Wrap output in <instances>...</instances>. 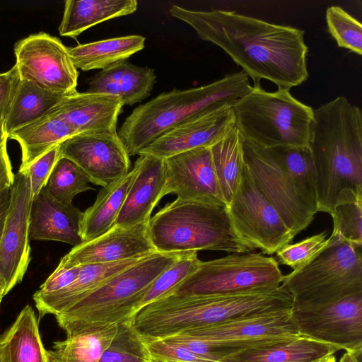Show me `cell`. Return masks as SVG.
<instances>
[{
  "label": "cell",
  "mask_w": 362,
  "mask_h": 362,
  "mask_svg": "<svg viewBox=\"0 0 362 362\" xmlns=\"http://www.w3.org/2000/svg\"><path fill=\"white\" fill-rule=\"evenodd\" d=\"M170 15L191 26L202 40L220 47L254 83L278 89L298 86L308 78L303 30L225 10L194 11L172 5Z\"/></svg>",
  "instance_id": "obj_1"
},
{
  "label": "cell",
  "mask_w": 362,
  "mask_h": 362,
  "mask_svg": "<svg viewBox=\"0 0 362 362\" xmlns=\"http://www.w3.org/2000/svg\"><path fill=\"white\" fill-rule=\"evenodd\" d=\"M309 148L317 212L362 200V113L344 96L313 110Z\"/></svg>",
  "instance_id": "obj_2"
},
{
  "label": "cell",
  "mask_w": 362,
  "mask_h": 362,
  "mask_svg": "<svg viewBox=\"0 0 362 362\" xmlns=\"http://www.w3.org/2000/svg\"><path fill=\"white\" fill-rule=\"evenodd\" d=\"M250 175L293 237L317 213L315 170L309 147L264 148L242 137Z\"/></svg>",
  "instance_id": "obj_3"
},
{
  "label": "cell",
  "mask_w": 362,
  "mask_h": 362,
  "mask_svg": "<svg viewBox=\"0 0 362 362\" xmlns=\"http://www.w3.org/2000/svg\"><path fill=\"white\" fill-rule=\"evenodd\" d=\"M252 88L243 71L207 85L163 92L136 107L117 132L129 156L140 152L172 127L195 116L233 107Z\"/></svg>",
  "instance_id": "obj_4"
},
{
  "label": "cell",
  "mask_w": 362,
  "mask_h": 362,
  "mask_svg": "<svg viewBox=\"0 0 362 362\" xmlns=\"http://www.w3.org/2000/svg\"><path fill=\"white\" fill-rule=\"evenodd\" d=\"M273 305L272 295L266 290L210 295L171 293L140 308L129 324L146 344L192 328L267 310Z\"/></svg>",
  "instance_id": "obj_5"
},
{
  "label": "cell",
  "mask_w": 362,
  "mask_h": 362,
  "mask_svg": "<svg viewBox=\"0 0 362 362\" xmlns=\"http://www.w3.org/2000/svg\"><path fill=\"white\" fill-rule=\"evenodd\" d=\"M148 229L153 247L160 252L255 250L235 230L226 206L177 198L151 217Z\"/></svg>",
  "instance_id": "obj_6"
},
{
  "label": "cell",
  "mask_w": 362,
  "mask_h": 362,
  "mask_svg": "<svg viewBox=\"0 0 362 362\" xmlns=\"http://www.w3.org/2000/svg\"><path fill=\"white\" fill-rule=\"evenodd\" d=\"M184 253L156 251L147 255L56 316L59 325L66 332L86 325L129 322L152 283Z\"/></svg>",
  "instance_id": "obj_7"
},
{
  "label": "cell",
  "mask_w": 362,
  "mask_h": 362,
  "mask_svg": "<svg viewBox=\"0 0 362 362\" xmlns=\"http://www.w3.org/2000/svg\"><path fill=\"white\" fill-rule=\"evenodd\" d=\"M241 136L262 148L309 147L313 109L288 89L264 90L259 83L233 107Z\"/></svg>",
  "instance_id": "obj_8"
},
{
  "label": "cell",
  "mask_w": 362,
  "mask_h": 362,
  "mask_svg": "<svg viewBox=\"0 0 362 362\" xmlns=\"http://www.w3.org/2000/svg\"><path fill=\"white\" fill-rule=\"evenodd\" d=\"M328 245L309 264L284 276L296 307H312L362 293L361 246L332 232Z\"/></svg>",
  "instance_id": "obj_9"
},
{
  "label": "cell",
  "mask_w": 362,
  "mask_h": 362,
  "mask_svg": "<svg viewBox=\"0 0 362 362\" xmlns=\"http://www.w3.org/2000/svg\"><path fill=\"white\" fill-rule=\"evenodd\" d=\"M284 276L273 257L260 252L232 253L201 261L197 269L170 294H228L274 289L281 285Z\"/></svg>",
  "instance_id": "obj_10"
},
{
  "label": "cell",
  "mask_w": 362,
  "mask_h": 362,
  "mask_svg": "<svg viewBox=\"0 0 362 362\" xmlns=\"http://www.w3.org/2000/svg\"><path fill=\"white\" fill-rule=\"evenodd\" d=\"M292 307L247 314L187 329L175 335L203 341L215 347L226 349L229 354L279 343L300 336L293 317Z\"/></svg>",
  "instance_id": "obj_11"
},
{
  "label": "cell",
  "mask_w": 362,
  "mask_h": 362,
  "mask_svg": "<svg viewBox=\"0 0 362 362\" xmlns=\"http://www.w3.org/2000/svg\"><path fill=\"white\" fill-rule=\"evenodd\" d=\"M226 208L238 235L262 254L276 252L294 238L245 163L236 190Z\"/></svg>",
  "instance_id": "obj_12"
},
{
  "label": "cell",
  "mask_w": 362,
  "mask_h": 362,
  "mask_svg": "<svg viewBox=\"0 0 362 362\" xmlns=\"http://www.w3.org/2000/svg\"><path fill=\"white\" fill-rule=\"evenodd\" d=\"M13 52L21 79L66 95L77 91L78 71L58 37L45 32L32 34L17 41Z\"/></svg>",
  "instance_id": "obj_13"
},
{
  "label": "cell",
  "mask_w": 362,
  "mask_h": 362,
  "mask_svg": "<svg viewBox=\"0 0 362 362\" xmlns=\"http://www.w3.org/2000/svg\"><path fill=\"white\" fill-rule=\"evenodd\" d=\"M300 336L338 351H362V293L312 307H292Z\"/></svg>",
  "instance_id": "obj_14"
},
{
  "label": "cell",
  "mask_w": 362,
  "mask_h": 362,
  "mask_svg": "<svg viewBox=\"0 0 362 362\" xmlns=\"http://www.w3.org/2000/svg\"><path fill=\"white\" fill-rule=\"evenodd\" d=\"M30 180L19 170L11 186V200L0 241V295L3 298L21 283L30 262Z\"/></svg>",
  "instance_id": "obj_15"
},
{
  "label": "cell",
  "mask_w": 362,
  "mask_h": 362,
  "mask_svg": "<svg viewBox=\"0 0 362 362\" xmlns=\"http://www.w3.org/2000/svg\"><path fill=\"white\" fill-rule=\"evenodd\" d=\"M61 157L76 163L90 182L105 187L129 172V156L118 134H78L59 144Z\"/></svg>",
  "instance_id": "obj_16"
},
{
  "label": "cell",
  "mask_w": 362,
  "mask_h": 362,
  "mask_svg": "<svg viewBox=\"0 0 362 362\" xmlns=\"http://www.w3.org/2000/svg\"><path fill=\"white\" fill-rule=\"evenodd\" d=\"M163 196L226 206L216 177L210 147H201L164 159Z\"/></svg>",
  "instance_id": "obj_17"
},
{
  "label": "cell",
  "mask_w": 362,
  "mask_h": 362,
  "mask_svg": "<svg viewBox=\"0 0 362 362\" xmlns=\"http://www.w3.org/2000/svg\"><path fill=\"white\" fill-rule=\"evenodd\" d=\"M235 127L232 107H224L188 119L172 127L139 155L160 159L201 147H211Z\"/></svg>",
  "instance_id": "obj_18"
},
{
  "label": "cell",
  "mask_w": 362,
  "mask_h": 362,
  "mask_svg": "<svg viewBox=\"0 0 362 362\" xmlns=\"http://www.w3.org/2000/svg\"><path fill=\"white\" fill-rule=\"evenodd\" d=\"M148 222L129 227L114 226L103 235L75 245L61 260L71 265L108 263L144 257L154 252Z\"/></svg>",
  "instance_id": "obj_19"
},
{
  "label": "cell",
  "mask_w": 362,
  "mask_h": 362,
  "mask_svg": "<svg viewBox=\"0 0 362 362\" xmlns=\"http://www.w3.org/2000/svg\"><path fill=\"white\" fill-rule=\"evenodd\" d=\"M123 106L117 96L76 91L62 99L47 114L62 119L76 134H117L118 116Z\"/></svg>",
  "instance_id": "obj_20"
},
{
  "label": "cell",
  "mask_w": 362,
  "mask_h": 362,
  "mask_svg": "<svg viewBox=\"0 0 362 362\" xmlns=\"http://www.w3.org/2000/svg\"><path fill=\"white\" fill-rule=\"evenodd\" d=\"M82 216L83 212L78 208L60 202L45 186L32 201L30 240L79 245L83 243L81 236Z\"/></svg>",
  "instance_id": "obj_21"
},
{
  "label": "cell",
  "mask_w": 362,
  "mask_h": 362,
  "mask_svg": "<svg viewBox=\"0 0 362 362\" xmlns=\"http://www.w3.org/2000/svg\"><path fill=\"white\" fill-rule=\"evenodd\" d=\"M139 156L134 163L137 173L115 226L129 227L148 222L153 209L163 197L165 181L164 159L148 155Z\"/></svg>",
  "instance_id": "obj_22"
},
{
  "label": "cell",
  "mask_w": 362,
  "mask_h": 362,
  "mask_svg": "<svg viewBox=\"0 0 362 362\" xmlns=\"http://www.w3.org/2000/svg\"><path fill=\"white\" fill-rule=\"evenodd\" d=\"M156 81L153 69L123 61L94 75L86 92L117 96L124 105H133L150 95Z\"/></svg>",
  "instance_id": "obj_23"
},
{
  "label": "cell",
  "mask_w": 362,
  "mask_h": 362,
  "mask_svg": "<svg viewBox=\"0 0 362 362\" xmlns=\"http://www.w3.org/2000/svg\"><path fill=\"white\" fill-rule=\"evenodd\" d=\"M146 256L108 263L80 264L79 274L72 284L61 291L35 303L40 316L50 314L56 317L68 311L112 276Z\"/></svg>",
  "instance_id": "obj_24"
},
{
  "label": "cell",
  "mask_w": 362,
  "mask_h": 362,
  "mask_svg": "<svg viewBox=\"0 0 362 362\" xmlns=\"http://www.w3.org/2000/svg\"><path fill=\"white\" fill-rule=\"evenodd\" d=\"M136 173L137 166L134 163L126 175L99 191L94 204L83 212L81 222L83 243L98 238L115 226Z\"/></svg>",
  "instance_id": "obj_25"
},
{
  "label": "cell",
  "mask_w": 362,
  "mask_h": 362,
  "mask_svg": "<svg viewBox=\"0 0 362 362\" xmlns=\"http://www.w3.org/2000/svg\"><path fill=\"white\" fill-rule=\"evenodd\" d=\"M137 6L136 0H67L59 33L76 39L92 26L134 13Z\"/></svg>",
  "instance_id": "obj_26"
},
{
  "label": "cell",
  "mask_w": 362,
  "mask_h": 362,
  "mask_svg": "<svg viewBox=\"0 0 362 362\" xmlns=\"http://www.w3.org/2000/svg\"><path fill=\"white\" fill-rule=\"evenodd\" d=\"M338 350L305 337L269 345L240 349L225 356L221 362H315Z\"/></svg>",
  "instance_id": "obj_27"
},
{
  "label": "cell",
  "mask_w": 362,
  "mask_h": 362,
  "mask_svg": "<svg viewBox=\"0 0 362 362\" xmlns=\"http://www.w3.org/2000/svg\"><path fill=\"white\" fill-rule=\"evenodd\" d=\"M118 325H86L66 332V338L47 351L49 362H98Z\"/></svg>",
  "instance_id": "obj_28"
},
{
  "label": "cell",
  "mask_w": 362,
  "mask_h": 362,
  "mask_svg": "<svg viewBox=\"0 0 362 362\" xmlns=\"http://www.w3.org/2000/svg\"><path fill=\"white\" fill-rule=\"evenodd\" d=\"M0 362H49L30 305L23 308L0 337Z\"/></svg>",
  "instance_id": "obj_29"
},
{
  "label": "cell",
  "mask_w": 362,
  "mask_h": 362,
  "mask_svg": "<svg viewBox=\"0 0 362 362\" xmlns=\"http://www.w3.org/2000/svg\"><path fill=\"white\" fill-rule=\"evenodd\" d=\"M76 135L62 119L46 114L44 117L16 129L7 135L21 147V163L25 169L49 150Z\"/></svg>",
  "instance_id": "obj_30"
},
{
  "label": "cell",
  "mask_w": 362,
  "mask_h": 362,
  "mask_svg": "<svg viewBox=\"0 0 362 362\" xmlns=\"http://www.w3.org/2000/svg\"><path fill=\"white\" fill-rule=\"evenodd\" d=\"M144 47V37L131 35L78 44L68 47V51L75 67L86 71L127 61Z\"/></svg>",
  "instance_id": "obj_31"
},
{
  "label": "cell",
  "mask_w": 362,
  "mask_h": 362,
  "mask_svg": "<svg viewBox=\"0 0 362 362\" xmlns=\"http://www.w3.org/2000/svg\"><path fill=\"white\" fill-rule=\"evenodd\" d=\"M67 95L21 79L9 113L5 120L6 134L44 117Z\"/></svg>",
  "instance_id": "obj_32"
},
{
  "label": "cell",
  "mask_w": 362,
  "mask_h": 362,
  "mask_svg": "<svg viewBox=\"0 0 362 362\" xmlns=\"http://www.w3.org/2000/svg\"><path fill=\"white\" fill-rule=\"evenodd\" d=\"M211 151L218 185L227 206L236 190L244 164L242 136L235 126L211 146Z\"/></svg>",
  "instance_id": "obj_33"
},
{
  "label": "cell",
  "mask_w": 362,
  "mask_h": 362,
  "mask_svg": "<svg viewBox=\"0 0 362 362\" xmlns=\"http://www.w3.org/2000/svg\"><path fill=\"white\" fill-rule=\"evenodd\" d=\"M81 169L71 160L61 157L55 164L46 187L58 201L72 204L74 197L88 190H94Z\"/></svg>",
  "instance_id": "obj_34"
},
{
  "label": "cell",
  "mask_w": 362,
  "mask_h": 362,
  "mask_svg": "<svg viewBox=\"0 0 362 362\" xmlns=\"http://www.w3.org/2000/svg\"><path fill=\"white\" fill-rule=\"evenodd\" d=\"M200 262L197 252L184 253L155 279L143 296L137 311L146 305L170 294L197 269Z\"/></svg>",
  "instance_id": "obj_35"
},
{
  "label": "cell",
  "mask_w": 362,
  "mask_h": 362,
  "mask_svg": "<svg viewBox=\"0 0 362 362\" xmlns=\"http://www.w3.org/2000/svg\"><path fill=\"white\" fill-rule=\"evenodd\" d=\"M98 362H155L146 344L129 322L118 325V330Z\"/></svg>",
  "instance_id": "obj_36"
},
{
  "label": "cell",
  "mask_w": 362,
  "mask_h": 362,
  "mask_svg": "<svg viewBox=\"0 0 362 362\" xmlns=\"http://www.w3.org/2000/svg\"><path fill=\"white\" fill-rule=\"evenodd\" d=\"M327 29L339 47L362 55V25L339 6L327 8Z\"/></svg>",
  "instance_id": "obj_37"
},
{
  "label": "cell",
  "mask_w": 362,
  "mask_h": 362,
  "mask_svg": "<svg viewBox=\"0 0 362 362\" xmlns=\"http://www.w3.org/2000/svg\"><path fill=\"white\" fill-rule=\"evenodd\" d=\"M327 231L307 238L294 244H287L276 252L279 262L296 272L309 264L329 244Z\"/></svg>",
  "instance_id": "obj_38"
},
{
  "label": "cell",
  "mask_w": 362,
  "mask_h": 362,
  "mask_svg": "<svg viewBox=\"0 0 362 362\" xmlns=\"http://www.w3.org/2000/svg\"><path fill=\"white\" fill-rule=\"evenodd\" d=\"M331 216L332 233L346 241L362 245V200L339 204Z\"/></svg>",
  "instance_id": "obj_39"
},
{
  "label": "cell",
  "mask_w": 362,
  "mask_h": 362,
  "mask_svg": "<svg viewBox=\"0 0 362 362\" xmlns=\"http://www.w3.org/2000/svg\"><path fill=\"white\" fill-rule=\"evenodd\" d=\"M146 345L155 362H219L165 340L153 341Z\"/></svg>",
  "instance_id": "obj_40"
},
{
  "label": "cell",
  "mask_w": 362,
  "mask_h": 362,
  "mask_svg": "<svg viewBox=\"0 0 362 362\" xmlns=\"http://www.w3.org/2000/svg\"><path fill=\"white\" fill-rule=\"evenodd\" d=\"M60 158L59 144L49 150L26 168L22 169L26 170L30 177L32 200L42 188L46 186L50 174Z\"/></svg>",
  "instance_id": "obj_41"
},
{
  "label": "cell",
  "mask_w": 362,
  "mask_h": 362,
  "mask_svg": "<svg viewBox=\"0 0 362 362\" xmlns=\"http://www.w3.org/2000/svg\"><path fill=\"white\" fill-rule=\"evenodd\" d=\"M21 78L15 65L0 73V119L6 120L17 92Z\"/></svg>",
  "instance_id": "obj_42"
},
{
  "label": "cell",
  "mask_w": 362,
  "mask_h": 362,
  "mask_svg": "<svg viewBox=\"0 0 362 362\" xmlns=\"http://www.w3.org/2000/svg\"><path fill=\"white\" fill-rule=\"evenodd\" d=\"M14 176L5 141L0 145V191L12 185Z\"/></svg>",
  "instance_id": "obj_43"
},
{
  "label": "cell",
  "mask_w": 362,
  "mask_h": 362,
  "mask_svg": "<svg viewBox=\"0 0 362 362\" xmlns=\"http://www.w3.org/2000/svg\"><path fill=\"white\" fill-rule=\"evenodd\" d=\"M11 200V187L0 191V241L2 237Z\"/></svg>",
  "instance_id": "obj_44"
},
{
  "label": "cell",
  "mask_w": 362,
  "mask_h": 362,
  "mask_svg": "<svg viewBox=\"0 0 362 362\" xmlns=\"http://www.w3.org/2000/svg\"><path fill=\"white\" fill-rule=\"evenodd\" d=\"M339 362H362V351H346L341 356Z\"/></svg>",
  "instance_id": "obj_45"
},
{
  "label": "cell",
  "mask_w": 362,
  "mask_h": 362,
  "mask_svg": "<svg viewBox=\"0 0 362 362\" xmlns=\"http://www.w3.org/2000/svg\"><path fill=\"white\" fill-rule=\"evenodd\" d=\"M7 134L5 129V121L0 119V145L7 141Z\"/></svg>",
  "instance_id": "obj_46"
},
{
  "label": "cell",
  "mask_w": 362,
  "mask_h": 362,
  "mask_svg": "<svg viewBox=\"0 0 362 362\" xmlns=\"http://www.w3.org/2000/svg\"><path fill=\"white\" fill-rule=\"evenodd\" d=\"M315 362H336V357L334 354L325 356Z\"/></svg>",
  "instance_id": "obj_47"
},
{
  "label": "cell",
  "mask_w": 362,
  "mask_h": 362,
  "mask_svg": "<svg viewBox=\"0 0 362 362\" xmlns=\"http://www.w3.org/2000/svg\"><path fill=\"white\" fill-rule=\"evenodd\" d=\"M1 300H2V298H1V296L0 295V305H1Z\"/></svg>",
  "instance_id": "obj_48"
}]
</instances>
